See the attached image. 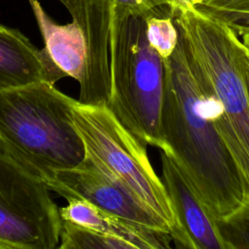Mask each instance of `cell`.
<instances>
[{"label": "cell", "instance_id": "e0dca14e", "mask_svg": "<svg viewBox=\"0 0 249 249\" xmlns=\"http://www.w3.org/2000/svg\"><path fill=\"white\" fill-rule=\"evenodd\" d=\"M197 9V8H196ZM204 14L220 19L231 27L235 33L243 30H249V13L232 12V11H220L210 9H197Z\"/></svg>", "mask_w": 249, "mask_h": 249}, {"label": "cell", "instance_id": "7c38bea8", "mask_svg": "<svg viewBox=\"0 0 249 249\" xmlns=\"http://www.w3.org/2000/svg\"><path fill=\"white\" fill-rule=\"evenodd\" d=\"M41 31L45 49L53 62L79 83L82 81L87 62V42L79 22L58 24L43 9L38 0H28Z\"/></svg>", "mask_w": 249, "mask_h": 249}, {"label": "cell", "instance_id": "d6986e66", "mask_svg": "<svg viewBox=\"0 0 249 249\" xmlns=\"http://www.w3.org/2000/svg\"><path fill=\"white\" fill-rule=\"evenodd\" d=\"M242 66H243V72L244 77L246 81V86L249 93V50L246 48L245 52L243 53V59H242Z\"/></svg>", "mask_w": 249, "mask_h": 249}, {"label": "cell", "instance_id": "277c9868", "mask_svg": "<svg viewBox=\"0 0 249 249\" xmlns=\"http://www.w3.org/2000/svg\"><path fill=\"white\" fill-rule=\"evenodd\" d=\"M164 62L150 46L145 18L112 9L110 95L107 108L144 145L162 151Z\"/></svg>", "mask_w": 249, "mask_h": 249}, {"label": "cell", "instance_id": "3957f363", "mask_svg": "<svg viewBox=\"0 0 249 249\" xmlns=\"http://www.w3.org/2000/svg\"><path fill=\"white\" fill-rule=\"evenodd\" d=\"M76 99L40 82L0 91V150L46 183L86 159L73 122Z\"/></svg>", "mask_w": 249, "mask_h": 249}, {"label": "cell", "instance_id": "5b68a950", "mask_svg": "<svg viewBox=\"0 0 249 249\" xmlns=\"http://www.w3.org/2000/svg\"><path fill=\"white\" fill-rule=\"evenodd\" d=\"M86 158L121 182L168 228L177 247L194 249L174 212L162 180L149 160L146 145L128 131L107 106L82 104L72 109Z\"/></svg>", "mask_w": 249, "mask_h": 249}, {"label": "cell", "instance_id": "30bf717a", "mask_svg": "<svg viewBox=\"0 0 249 249\" xmlns=\"http://www.w3.org/2000/svg\"><path fill=\"white\" fill-rule=\"evenodd\" d=\"M66 74L44 48L39 50L19 30L0 24V91L47 82Z\"/></svg>", "mask_w": 249, "mask_h": 249}, {"label": "cell", "instance_id": "9a60e30c", "mask_svg": "<svg viewBox=\"0 0 249 249\" xmlns=\"http://www.w3.org/2000/svg\"><path fill=\"white\" fill-rule=\"evenodd\" d=\"M217 227L226 249H249V201L223 220Z\"/></svg>", "mask_w": 249, "mask_h": 249}, {"label": "cell", "instance_id": "4fadbf2b", "mask_svg": "<svg viewBox=\"0 0 249 249\" xmlns=\"http://www.w3.org/2000/svg\"><path fill=\"white\" fill-rule=\"evenodd\" d=\"M59 242L60 249H132L124 240L66 220L61 221Z\"/></svg>", "mask_w": 249, "mask_h": 249}, {"label": "cell", "instance_id": "8fae6325", "mask_svg": "<svg viewBox=\"0 0 249 249\" xmlns=\"http://www.w3.org/2000/svg\"><path fill=\"white\" fill-rule=\"evenodd\" d=\"M58 210L62 220L124 240L132 249H166L172 241L164 231L139 226L85 200H68Z\"/></svg>", "mask_w": 249, "mask_h": 249}, {"label": "cell", "instance_id": "6da1fadb", "mask_svg": "<svg viewBox=\"0 0 249 249\" xmlns=\"http://www.w3.org/2000/svg\"><path fill=\"white\" fill-rule=\"evenodd\" d=\"M160 133L165 152L216 220L249 201L240 171L212 121L184 43L165 60Z\"/></svg>", "mask_w": 249, "mask_h": 249}, {"label": "cell", "instance_id": "2e32d148", "mask_svg": "<svg viewBox=\"0 0 249 249\" xmlns=\"http://www.w3.org/2000/svg\"><path fill=\"white\" fill-rule=\"evenodd\" d=\"M112 9L120 15L173 18L172 0H110Z\"/></svg>", "mask_w": 249, "mask_h": 249}, {"label": "cell", "instance_id": "8992f818", "mask_svg": "<svg viewBox=\"0 0 249 249\" xmlns=\"http://www.w3.org/2000/svg\"><path fill=\"white\" fill-rule=\"evenodd\" d=\"M61 221L46 184L0 150V249H53Z\"/></svg>", "mask_w": 249, "mask_h": 249}, {"label": "cell", "instance_id": "ac0fdd59", "mask_svg": "<svg viewBox=\"0 0 249 249\" xmlns=\"http://www.w3.org/2000/svg\"><path fill=\"white\" fill-rule=\"evenodd\" d=\"M195 8L249 13V0H203Z\"/></svg>", "mask_w": 249, "mask_h": 249}, {"label": "cell", "instance_id": "9c48e42d", "mask_svg": "<svg viewBox=\"0 0 249 249\" xmlns=\"http://www.w3.org/2000/svg\"><path fill=\"white\" fill-rule=\"evenodd\" d=\"M161 180L176 217L194 249H226L217 220L208 211L174 160L161 151Z\"/></svg>", "mask_w": 249, "mask_h": 249}, {"label": "cell", "instance_id": "7402d4cb", "mask_svg": "<svg viewBox=\"0 0 249 249\" xmlns=\"http://www.w3.org/2000/svg\"><path fill=\"white\" fill-rule=\"evenodd\" d=\"M191 1V3H192V5L194 6V7H196V6H197V5H199V4H201L202 3V1L203 0H190Z\"/></svg>", "mask_w": 249, "mask_h": 249}, {"label": "cell", "instance_id": "7a4b0ae2", "mask_svg": "<svg viewBox=\"0 0 249 249\" xmlns=\"http://www.w3.org/2000/svg\"><path fill=\"white\" fill-rule=\"evenodd\" d=\"M173 20L192 70L209 94L214 125L240 171L249 199V93L242 66L246 47L227 23L195 7L175 10Z\"/></svg>", "mask_w": 249, "mask_h": 249}, {"label": "cell", "instance_id": "ba28073f", "mask_svg": "<svg viewBox=\"0 0 249 249\" xmlns=\"http://www.w3.org/2000/svg\"><path fill=\"white\" fill-rule=\"evenodd\" d=\"M81 25L87 42V62L78 101L106 106L110 95V0H58Z\"/></svg>", "mask_w": 249, "mask_h": 249}, {"label": "cell", "instance_id": "52a82bcc", "mask_svg": "<svg viewBox=\"0 0 249 249\" xmlns=\"http://www.w3.org/2000/svg\"><path fill=\"white\" fill-rule=\"evenodd\" d=\"M45 184L50 191L57 193L67 201L85 200L134 224L169 234L168 228L159 217L121 182L103 172L87 158L78 166L56 173Z\"/></svg>", "mask_w": 249, "mask_h": 249}, {"label": "cell", "instance_id": "44dd1931", "mask_svg": "<svg viewBox=\"0 0 249 249\" xmlns=\"http://www.w3.org/2000/svg\"><path fill=\"white\" fill-rule=\"evenodd\" d=\"M237 35H240L242 38V43L244 44V46L249 50V30H243L240 31L239 33H237Z\"/></svg>", "mask_w": 249, "mask_h": 249}, {"label": "cell", "instance_id": "5bb4252c", "mask_svg": "<svg viewBox=\"0 0 249 249\" xmlns=\"http://www.w3.org/2000/svg\"><path fill=\"white\" fill-rule=\"evenodd\" d=\"M146 36L150 46L162 60L167 59L174 52L179 32L171 17H150L145 18Z\"/></svg>", "mask_w": 249, "mask_h": 249}, {"label": "cell", "instance_id": "ffe728a7", "mask_svg": "<svg viewBox=\"0 0 249 249\" xmlns=\"http://www.w3.org/2000/svg\"><path fill=\"white\" fill-rule=\"evenodd\" d=\"M173 2V10L177 9H184V8H190L194 7L190 0H172Z\"/></svg>", "mask_w": 249, "mask_h": 249}]
</instances>
